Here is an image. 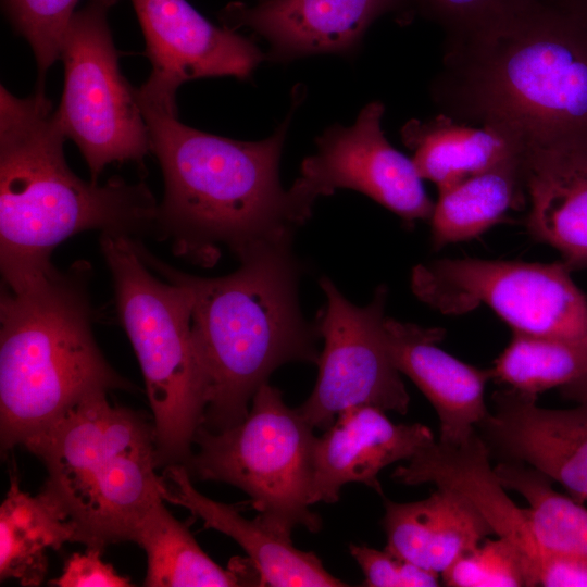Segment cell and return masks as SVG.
<instances>
[{
    "mask_svg": "<svg viewBox=\"0 0 587 587\" xmlns=\"http://www.w3.org/2000/svg\"><path fill=\"white\" fill-rule=\"evenodd\" d=\"M404 145L422 179L438 191L517 155L523 141L496 126L473 127L440 114L427 121L411 120L401 130Z\"/></svg>",
    "mask_w": 587,
    "mask_h": 587,
    "instance_id": "7402d4cb",
    "label": "cell"
},
{
    "mask_svg": "<svg viewBox=\"0 0 587 587\" xmlns=\"http://www.w3.org/2000/svg\"><path fill=\"white\" fill-rule=\"evenodd\" d=\"M135 242L150 270L188 291L205 378L200 426L220 432L236 425L277 367L317 363L321 335L316 322L310 323L300 309V265L292 241L262 245L241 257L235 272L214 278L177 271Z\"/></svg>",
    "mask_w": 587,
    "mask_h": 587,
    "instance_id": "3957f363",
    "label": "cell"
},
{
    "mask_svg": "<svg viewBox=\"0 0 587 587\" xmlns=\"http://www.w3.org/2000/svg\"><path fill=\"white\" fill-rule=\"evenodd\" d=\"M451 587H523L539 585L534 563L512 542L484 539L441 574Z\"/></svg>",
    "mask_w": 587,
    "mask_h": 587,
    "instance_id": "83f0119b",
    "label": "cell"
},
{
    "mask_svg": "<svg viewBox=\"0 0 587 587\" xmlns=\"http://www.w3.org/2000/svg\"><path fill=\"white\" fill-rule=\"evenodd\" d=\"M155 499L133 528L130 541L147 555V587L261 586L250 560L227 569L214 562L198 545L187 526Z\"/></svg>",
    "mask_w": 587,
    "mask_h": 587,
    "instance_id": "603a6c76",
    "label": "cell"
},
{
    "mask_svg": "<svg viewBox=\"0 0 587 587\" xmlns=\"http://www.w3.org/2000/svg\"><path fill=\"white\" fill-rule=\"evenodd\" d=\"M391 478L407 486L434 484L465 496L484 515L497 537L515 545L534 563L540 585V576L553 552H547L539 546L525 510L505 494L476 430L454 445L435 439L427 442L407 465L398 466Z\"/></svg>",
    "mask_w": 587,
    "mask_h": 587,
    "instance_id": "ac0fdd59",
    "label": "cell"
},
{
    "mask_svg": "<svg viewBox=\"0 0 587 587\" xmlns=\"http://www.w3.org/2000/svg\"><path fill=\"white\" fill-rule=\"evenodd\" d=\"M24 448L46 466L39 494L86 548L130 541L138 520L163 498L153 424L111 404L108 392L88 396Z\"/></svg>",
    "mask_w": 587,
    "mask_h": 587,
    "instance_id": "8992f818",
    "label": "cell"
},
{
    "mask_svg": "<svg viewBox=\"0 0 587 587\" xmlns=\"http://www.w3.org/2000/svg\"><path fill=\"white\" fill-rule=\"evenodd\" d=\"M491 405L476 427L490 459L525 463L587 502V403L546 409L509 387L491 395Z\"/></svg>",
    "mask_w": 587,
    "mask_h": 587,
    "instance_id": "5bb4252c",
    "label": "cell"
},
{
    "mask_svg": "<svg viewBox=\"0 0 587 587\" xmlns=\"http://www.w3.org/2000/svg\"><path fill=\"white\" fill-rule=\"evenodd\" d=\"M100 248L112 275L120 322L143 376L158 466L185 465L207 405L188 291L153 276L132 236L101 233Z\"/></svg>",
    "mask_w": 587,
    "mask_h": 587,
    "instance_id": "52a82bcc",
    "label": "cell"
},
{
    "mask_svg": "<svg viewBox=\"0 0 587 587\" xmlns=\"http://www.w3.org/2000/svg\"><path fill=\"white\" fill-rule=\"evenodd\" d=\"M314 429L298 408L285 403L278 388L265 383L242 421L220 432L198 428L197 450L185 466L191 479L241 489L275 532L291 537L302 526L317 533L322 520L310 510Z\"/></svg>",
    "mask_w": 587,
    "mask_h": 587,
    "instance_id": "ba28073f",
    "label": "cell"
},
{
    "mask_svg": "<svg viewBox=\"0 0 587 587\" xmlns=\"http://www.w3.org/2000/svg\"><path fill=\"white\" fill-rule=\"evenodd\" d=\"M438 192L429 218L435 250L478 237L525 204L521 153Z\"/></svg>",
    "mask_w": 587,
    "mask_h": 587,
    "instance_id": "cb8c5ba5",
    "label": "cell"
},
{
    "mask_svg": "<svg viewBox=\"0 0 587 587\" xmlns=\"http://www.w3.org/2000/svg\"><path fill=\"white\" fill-rule=\"evenodd\" d=\"M320 286L326 303L315 322L324 347L314 389L300 412L322 430L354 405L405 414L410 396L390 357L384 326L386 286H378L364 307L351 303L328 277H322Z\"/></svg>",
    "mask_w": 587,
    "mask_h": 587,
    "instance_id": "8fae6325",
    "label": "cell"
},
{
    "mask_svg": "<svg viewBox=\"0 0 587 587\" xmlns=\"http://www.w3.org/2000/svg\"><path fill=\"white\" fill-rule=\"evenodd\" d=\"M75 542L73 526L40 494L32 496L15 475L0 505V580L41 585L48 571L47 552Z\"/></svg>",
    "mask_w": 587,
    "mask_h": 587,
    "instance_id": "d4e9b609",
    "label": "cell"
},
{
    "mask_svg": "<svg viewBox=\"0 0 587 587\" xmlns=\"http://www.w3.org/2000/svg\"><path fill=\"white\" fill-rule=\"evenodd\" d=\"M563 11L587 29V0H541Z\"/></svg>",
    "mask_w": 587,
    "mask_h": 587,
    "instance_id": "d6a6232c",
    "label": "cell"
},
{
    "mask_svg": "<svg viewBox=\"0 0 587 587\" xmlns=\"http://www.w3.org/2000/svg\"><path fill=\"white\" fill-rule=\"evenodd\" d=\"M587 371V340L512 332V338L490 369L491 379L538 396L562 388Z\"/></svg>",
    "mask_w": 587,
    "mask_h": 587,
    "instance_id": "4316f807",
    "label": "cell"
},
{
    "mask_svg": "<svg viewBox=\"0 0 587 587\" xmlns=\"http://www.w3.org/2000/svg\"><path fill=\"white\" fill-rule=\"evenodd\" d=\"M139 104L164 178L153 233L176 255L209 267L222 246L239 260L262 245L292 241L308 220L278 176L289 118L264 140L240 141L187 126L177 111Z\"/></svg>",
    "mask_w": 587,
    "mask_h": 587,
    "instance_id": "6da1fadb",
    "label": "cell"
},
{
    "mask_svg": "<svg viewBox=\"0 0 587 587\" xmlns=\"http://www.w3.org/2000/svg\"><path fill=\"white\" fill-rule=\"evenodd\" d=\"M444 95L453 113L521 140L587 136V29L541 0L452 40Z\"/></svg>",
    "mask_w": 587,
    "mask_h": 587,
    "instance_id": "277c9868",
    "label": "cell"
},
{
    "mask_svg": "<svg viewBox=\"0 0 587 587\" xmlns=\"http://www.w3.org/2000/svg\"><path fill=\"white\" fill-rule=\"evenodd\" d=\"M534 0H421L425 11L449 33L450 41L475 34Z\"/></svg>",
    "mask_w": 587,
    "mask_h": 587,
    "instance_id": "f546056e",
    "label": "cell"
},
{
    "mask_svg": "<svg viewBox=\"0 0 587 587\" xmlns=\"http://www.w3.org/2000/svg\"><path fill=\"white\" fill-rule=\"evenodd\" d=\"M146 41L151 74L136 89L138 101L173 111L178 87L196 78L248 77L264 59L229 27H218L187 0H132Z\"/></svg>",
    "mask_w": 587,
    "mask_h": 587,
    "instance_id": "4fadbf2b",
    "label": "cell"
},
{
    "mask_svg": "<svg viewBox=\"0 0 587 587\" xmlns=\"http://www.w3.org/2000/svg\"><path fill=\"white\" fill-rule=\"evenodd\" d=\"M84 268H57L0 299V442L25 447L96 392L130 390L101 353Z\"/></svg>",
    "mask_w": 587,
    "mask_h": 587,
    "instance_id": "5b68a950",
    "label": "cell"
},
{
    "mask_svg": "<svg viewBox=\"0 0 587 587\" xmlns=\"http://www.w3.org/2000/svg\"><path fill=\"white\" fill-rule=\"evenodd\" d=\"M434 439L426 425L396 424L375 407L342 410L314 442L311 505L336 503L349 483L364 484L383 495L380 471L397 461H409Z\"/></svg>",
    "mask_w": 587,
    "mask_h": 587,
    "instance_id": "2e32d148",
    "label": "cell"
},
{
    "mask_svg": "<svg viewBox=\"0 0 587 587\" xmlns=\"http://www.w3.org/2000/svg\"><path fill=\"white\" fill-rule=\"evenodd\" d=\"M351 557L364 574L369 587H434L439 575L423 569L388 549L378 550L366 545L351 544Z\"/></svg>",
    "mask_w": 587,
    "mask_h": 587,
    "instance_id": "4dcf8cb0",
    "label": "cell"
},
{
    "mask_svg": "<svg viewBox=\"0 0 587 587\" xmlns=\"http://www.w3.org/2000/svg\"><path fill=\"white\" fill-rule=\"evenodd\" d=\"M564 398L587 403V371L573 383L560 388Z\"/></svg>",
    "mask_w": 587,
    "mask_h": 587,
    "instance_id": "836d02e7",
    "label": "cell"
},
{
    "mask_svg": "<svg viewBox=\"0 0 587 587\" xmlns=\"http://www.w3.org/2000/svg\"><path fill=\"white\" fill-rule=\"evenodd\" d=\"M521 163L530 236L587 268V136L524 141Z\"/></svg>",
    "mask_w": 587,
    "mask_h": 587,
    "instance_id": "9a60e30c",
    "label": "cell"
},
{
    "mask_svg": "<svg viewBox=\"0 0 587 587\" xmlns=\"http://www.w3.org/2000/svg\"><path fill=\"white\" fill-rule=\"evenodd\" d=\"M399 0H264L248 7L229 3L227 27H249L265 37L280 60L352 49L367 27Z\"/></svg>",
    "mask_w": 587,
    "mask_h": 587,
    "instance_id": "d6986e66",
    "label": "cell"
},
{
    "mask_svg": "<svg viewBox=\"0 0 587 587\" xmlns=\"http://www.w3.org/2000/svg\"><path fill=\"white\" fill-rule=\"evenodd\" d=\"M383 103H367L352 126L335 125L317 138L288 189L308 220L315 200L345 188L360 191L407 222L429 220L434 204L412 159L396 150L382 129Z\"/></svg>",
    "mask_w": 587,
    "mask_h": 587,
    "instance_id": "7c38bea8",
    "label": "cell"
},
{
    "mask_svg": "<svg viewBox=\"0 0 587 587\" xmlns=\"http://www.w3.org/2000/svg\"><path fill=\"white\" fill-rule=\"evenodd\" d=\"M78 0H3L15 32L29 43L38 67L37 85H45L51 65L60 59L64 32Z\"/></svg>",
    "mask_w": 587,
    "mask_h": 587,
    "instance_id": "f1b7e54d",
    "label": "cell"
},
{
    "mask_svg": "<svg viewBox=\"0 0 587 587\" xmlns=\"http://www.w3.org/2000/svg\"><path fill=\"white\" fill-rule=\"evenodd\" d=\"M386 340L394 364L428 399L439 419V441L459 444L488 415L485 387L490 369L466 364L437 345L445 330L438 327L385 319Z\"/></svg>",
    "mask_w": 587,
    "mask_h": 587,
    "instance_id": "e0dca14e",
    "label": "cell"
},
{
    "mask_svg": "<svg viewBox=\"0 0 587 587\" xmlns=\"http://www.w3.org/2000/svg\"><path fill=\"white\" fill-rule=\"evenodd\" d=\"M382 526L386 549L439 576L494 534L470 499L441 487L421 501L386 499Z\"/></svg>",
    "mask_w": 587,
    "mask_h": 587,
    "instance_id": "44dd1931",
    "label": "cell"
},
{
    "mask_svg": "<svg viewBox=\"0 0 587 587\" xmlns=\"http://www.w3.org/2000/svg\"><path fill=\"white\" fill-rule=\"evenodd\" d=\"M116 2L88 0L73 14L60 46L64 87L55 116L95 183L107 165L130 161L142 166L151 151L136 89L122 75L109 26Z\"/></svg>",
    "mask_w": 587,
    "mask_h": 587,
    "instance_id": "9c48e42d",
    "label": "cell"
},
{
    "mask_svg": "<svg viewBox=\"0 0 587 587\" xmlns=\"http://www.w3.org/2000/svg\"><path fill=\"white\" fill-rule=\"evenodd\" d=\"M562 262L441 259L416 265L413 294L444 313L485 304L512 332L587 340V300Z\"/></svg>",
    "mask_w": 587,
    "mask_h": 587,
    "instance_id": "30bf717a",
    "label": "cell"
},
{
    "mask_svg": "<svg viewBox=\"0 0 587 587\" xmlns=\"http://www.w3.org/2000/svg\"><path fill=\"white\" fill-rule=\"evenodd\" d=\"M102 551L87 548L83 553H73L64 563L61 575L51 580L59 587H129V578L118 574L101 559Z\"/></svg>",
    "mask_w": 587,
    "mask_h": 587,
    "instance_id": "1f68e13d",
    "label": "cell"
},
{
    "mask_svg": "<svg viewBox=\"0 0 587 587\" xmlns=\"http://www.w3.org/2000/svg\"><path fill=\"white\" fill-rule=\"evenodd\" d=\"M65 139L43 86L26 98L0 86V268L13 291L50 273L52 251L72 235L153 232L159 204L145 182L82 179Z\"/></svg>",
    "mask_w": 587,
    "mask_h": 587,
    "instance_id": "7a4b0ae2",
    "label": "cell"
},
{
    "mask_svg": "<svg viewBox=\"0 0 587 587\" xmlns=\"http://www.w3.org/2000/svg\"><path fill=\"white\" fill-rule=\"evenodd\" d=\"M494 470L505 489L528 502L525 514L545 551L587 559V509L582 503L555 491L548 476L525 463L501 461Z\"/></svg>",
    "mask_w": 587,
    "mask_h": 587,
    "instance_id": "484cf974",
    "label": "cell"
},
{
    "mask_svg": "<svg viewBox=\"0 0 587 587\" xmlns=\"http://www.w3.org/2000/svg\"><path fill=\"white\" fill-rule=\"evenodd\" d=\"M162 477L164 500L189 510L205 528L234 539L246 551L260 576L261 586H348L332 575L315 553L295 547L291 537L270 528L258 516L248 520L234 505L199 492L184 464L165 466Z\"/></svg>",
    "mask_w": 587,
    "mask_h": 587,
    "instance_id": "ffe728a7",
    "label": "cell"
}]
</instances>
